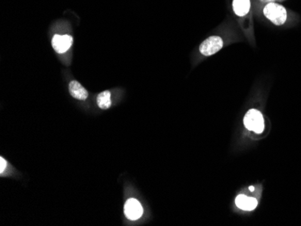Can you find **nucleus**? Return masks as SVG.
<instances>
[{
  "instance_id": "f257e3e1",
  "label": "nucleus",
  "mask_w": 301,
  "mask_h": 226,
  "mask_svg": "<svg viewBox=\"0 0 301 226\" xmlns=\"http://www.w3.org/2000/svg\"><path fill=\"white\" fill-rule=\"evenodd\" d=\"M243 123L245 127L256 134H261L264 130V119L260 111L251 109L244 116Z\"/></svg>"
},
{
  "instance_id": "f03ea898",
  "label": "nucleus",
  "mask_w": 301,
  "mask_h": 226,
  "mask_svg": "<svg viewBox=\"0 0 301 226\" xmlns=\"http://www.w3.org/2000/svg\"><path fill=\"white\" fill-rule=\"evenodd\" d=\"M263 14L271 22L276 25H281L287 20V11L283 6L270 3L263 8Z\"/></svg>"
},
{
  "instance_id": "7ed1b4c3",
  "label": "nucleus",
  "mask_w": 301,
  "mask_h": 226,
  "mask_svg": "<svg viewBox=\"0 0 301 226\" xmlns=\"http://www.w3.org/2000/svg\"><path fill=\"white\" fill-rule=\"evenodd\" d=\"M223 45V40L219 36H211L200 44L199 51L204 56H211L221 50Z\"/></svg>"
},
{
  "instance_id": "20e7f679",
  "label": "nucleus",
  "mask_w": 301,
  "mask_h": 226,
  "mask_svg": "<svg viewBox=\"0 0 301 226\" xmlns=\"http://www.w3.org/2000/svg\"><path fill=\"white\" fill-rule=\"evenodd\" d=\"M125 215L130 220H137L143 215L144 210L141 204L134 198H131L125 205Z\"/></svg>"
},
{
  "instance_id": "39448f33",
  "label": "nucleus",
  "mask_w": 301,
  "mask_h": 226,
  "mask_svg": "<svg viewBox=\"0 0 301 226\" xmlns=\"http://www.w3.org/2000/svg\"><path fill=\"white\" fill-rule=\"evenodd\" d=\"M72 41L73 39L70 35H54L52 38V47L59 53H64L70 49Z\"/></svg>"
},
{
  "instance_id": "423d86ee",
  "label": "nucleus",
  "mask_w": 301,
  "mask_h": 226,
  "mask_svg": "<svg viewBox=\"0 0 301 226\" xmlns=\"http://www.w3.org/2000/svg\"><path fill=\"white\" fill-rule=\"evenodd\" d=\"M236 204L238 208L245 210V211H252L256 208L258 201L254 197H248L243 195H240L236 197Z\"/></svg>"
},
{
  "instance_id": "0eeeda50",
  "label": "nucleus",
  "mask_w": 301,
  "mask_h": 226,
  "mask_svg": "<svg viewBox=\"0 0 301 226\" xmlns=\"http://www.w3.org/2000/svg\"><path fill=\"white\" fill-rule=\"evenodd\" d=\"M69 90H70V95L79 99V100H86L87 99V91L85 89V87H82L81 84L76 81H73L70 83L69 85Z\"/></svg>"
},
{
  "instance_id": "6e6552de",
  "label": "nucleus",
  "mask_w": 301,
  "mask_h": 226,
  "mask_svg": "<svg viewBox=\"0 0 301 226\" xmlns=\"http://www.w3.org/2000/svg\"><path fill=\"white\" fill-rule=\"evenodd\" d=\"M250 6V0H234L233 2L234 11L240 17L245 16L249 12Z\"/></svg>"
},
{
  "instance_id": "1a4fd4ad",
  "label": "nucleus",
  "mask_w": 301,
  "mask_h": 226,
  "mask_svg": "<svg viewBox=\"0 0 301 226\" xmlns=\"http://www.w3.org/2000/svg\"><path fill=\"white\" fill-rule=\"evenodd\" d=\"M111 95L109 91H103V92L99 93L98 98H97V102L98 105L101 109H108L111 106Z\"/></svg>"
},
{
  "instance_id": "9d476101",
  "label": "nucleus",
  "mask_w": 301,
  "mask_h": 226,
  "mask_svg": "<svg viewBox=\"0 0 301 226\" xmlns=\"http://www.w3.org/2000/svg\"><path fill=\"white\" fill-rule=\"evenodd\" d=\"M0 166H1V168H0V173L3 174L4 170H5L6 168V160H4V158H2V157L0 158Z\"/></svg>"
},
{
  "instance_id": "9b49d317",
  "label": "nucleus",
  "mask_w": 301,
  "mask_h": 226,
  "mask_svg": "<svg viewBox=\"0 0 301 226\" xmlns=\"http://www.w3.org/2000/svg\"><path fill=\"white\" fill-rule=\"evenodd\" d=\"M249 189L250 191H254V190H255V187H254V186H250Z\"/></svg>"
}]
</instances>
